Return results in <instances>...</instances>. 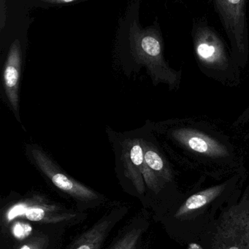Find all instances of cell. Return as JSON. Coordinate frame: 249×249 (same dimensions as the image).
Here are the masks:
<instances>
[{"label": "cell", "instance_id": "obj_1", "mask_svg": "<svg viewBox=\"0 0 249 249\" xmlns=\"http://www.w3.org/2000/svg\"><path fill=\"white\" fill-rule=\"evenodd\" d=\"M164 146L183 169L216 180L247 170L246 146L219 121L186 117L157 124Z\"/></svg>", "mask_w": 249, "mask_h": 249}, {"label": "cell", "instance_id": "obj_2", "mask_svg": "<svg viewBox=\"0 0 249 249\" xmlns=\"http://www.w3.org/2000/svg\"><path fill=\"white\" fill-rule=\"evenodd\" d=\"M191 36L196 62L201 73L226 87L239 86L241 67L215 28L206 18L194 19Z\"/></svg>", "mask_w": 249, "mask_h": 249}, {"label": "cell", "instance_id": "obj_3", "mask_svg": "<svg viewBox=\"0 0 249 249\" xmlns=\"http://www.w3.org/2000/svg\"><path fill=\"white\" fill-rule=\"evenodd\" d=\"M129 35L133 57L138 64L146 67L153 83H164L171 90H179L182 70H174L165 59L163 39L159 24L143 29L134 21L130 26Z\"/></svg>", "mask_w": 249, "mask_h": 249}, {"label": "cell", "instance_id": "obj_4", "mask_svg": "<svg viewBox=\"0 0 249 249\" xmlns=\"http://www.w3.org/2000/svg\"><path fill=\"white\" fill-rule=\"evenodd\" d=\"M230 42L232 55L241 69L249 59L247 0H209Z\"/></svg>", "mask_w": 249, "mask_h": 249}, {"label": "cell", "instance_id": "obj_5", "mask_svg": "<svg viewBox=\"0 0 249 249\" xmlns=\"http://www.w3.org/2000/svg\"><path fill=\"white\" fill-rule=\"evenodd\" d=\"M212 247L213 249H249V193L224 212Z\"/></svg>", "mask_w": 249, "mask_h": 249}, {"label": "cell", "instance_id": "obj_6", "mask_svg": "<svg viewBox=\"0 0 249 249\" xmlns=\"http://www.w3.org/2000/svg\"><path fill=\"white\" fill-rule=\"evenodd\" d=\"M74 212L58 205L48 203L42 197H35L18 202L3 213L1 223L7 226L18 219L42 224H57L76 219Z\"/></svg>", "mask_w": 249, "mask_h": 249}, {"label": "cell", "instance_id": "obj_7", "mask_svg": "<svg viewBox=\"0 0 249 249\" xmlns=\"http://www.w3.org/2000/svg\"><path fill=\"white\" fill-rule=\"evenodd\" d=\"M31 155L37 166L58 190L80 201H95L99 198V196L95 191L67 177L60 171L58 167L40 149L32 148Z\"/></svg>", "mask_w": 249, "mask_h": 249}, {"label": "cell", "instance_id": "obj_8", "mask_svg": "<svg viewBox=\"0 0 249 249\" xmlns=\"http://www.w3.org/2000/svg\"><path fill=\"white\" fill-rule=\"evenodd\" d=\"M122 162L126 177L132 181L137 193L143 195L146 185L143 176L145 160L141 139L126 142L122 151Z\"/></svg>", "mask_w": 249, "mask_h": 249}, {"label": "cell", "instance_id": "obj_9", "mask_svg": "<svg viewBox=\"0 0 249 249\" xmlns=\"http://www.w3.org/2000/svg\"><path fill=\"white\" fill-rule=\"evenodd\" d=\"M21 67V49L19 39L12 43L4 65L3 83L6 96L15 112L19 109V83Z\"/></svg>", "mask_w": 249, "mask_h": 249}, {"label": "cell", "instance_id": "obj_10", "mask_svg": "<svg viewBox=\"0 0 249 249\" xmlns=\"http://www.w3.org/2000/svg\"><path fill=\"white\" fill-rule=\"evenodd\" d=\"M122 216L123 213L119 212L105 215L80 235L70 249H100L109 232Z\"/></svg>", "mask_w": 249, "mask_h": 249}, {"label": "cell", "instance_id": "obj_11", "mask_svg": "<svg viewBox=\"0 0 249 249\" xmlns=\"http://www.w3.org/2000/svg\"><path fill=\"white\" fill-rule=\"evenodd\" d=\"M144 160L152 172L159 178L162 184L168 187L175 182V171L159 147L150 140L142 139Z\"/></svg>", "mask_w": 249, "mask_h": 249}, {"label": "cell", "instance_id": "obj_12", "mask_svg": "<svg viewBox=\"0 0 249 249\" xmlns=\"http://www.w3.org/2000/svg\"><path fill=\"white\" fill-rule=\"evenodd\" d=\"M143 233L142 226L133 222L126 228L110 249H137Z\"/></svg>", "mask_w": 249, "mask_h": 249}, {"label": "cell", "instance_id": "obj_13", "mask_svg": "<svg viewBox=\"0 0 249 249\" xmlns=\"http://www.w3.org/2000/svg\"><path fill=\"white\" fill-rule=\"evenodd\" d=\"M230 128L246 147H249V105L230 125Z\"/></svg>", "mask_w": 249, "mask_h": 249}, {"label": "cell", "instance_id": "obj_14", "mask_svg": "<svg viewBox=\"0 0 249 249\" xmlns=\"http://www.w3.org/2000/svg\"><path fill=\"white\" fill-rule=\"evenodd\" d=\"M49 239L45 234H37L28 238L17 249H47Z\"/></svg>", "mask_w": 249, "mask_h": 249}, {"label": "cell", "instance_id": "obj_15", "mask_svg": "<svg viewBox=\"0 0 249 249\" xmlns=\"http://www.w3.org/2000/svg\"><path fill=\"white\" fill-rule=\"evenodd\" d=\"M25 220L18 219L13 222L11 226V232L15 238L19 240L27 239L32 233V228Z\"/></svg>", "mask_w": 249, "mask_h": 249}, {"label": "cell", "instance_id": "obj_16", "mask_svg": "<svg viewBox=\"0 0 249 249\" xmlns=\"http://www.w3.org/2000/svg\"><path fill=\"white\" fill-rule=\"evenodd\" d=\"M7 18V6L5 0H0V28L1 30L5 26Z\"/></svg>", "mask_w": 249, "mask_h": 249}, {"label": "cell", "instance_id": "obj_17", "mask_svg": "<svg viewBox=\"0 0 249 249\" xmlns=\"http://www.w3.org/2000/svg\"><path fill=\"white\" fill-rule=\"evenodd\" d=\"M40 1L45 3H49V4H64L73 2V1H76V0H40Z\"/></svg>", "mask_w": 249, "mask_h": 249}, {"label": "cell", "instance_id": "obj_18", "mask_svg": "<svg viewBox=\"0 0 249 249\" xmlns=\"http://www.w3.org/2000/svg\"><path fill=\"white\" fill-rule=\"evenodd\" d=\"M188 249H203L199 244L195 243H192L189 244Z\"/></svg>", "mask_w": 249, "mask_h": 249}]
</instances>
